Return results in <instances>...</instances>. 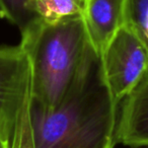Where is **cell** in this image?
I'll return each mask as SVG.
<instances>
[{"instance_id": "6da1fadb", "label": "cell", "mask_w": 148, "mask_h": 148, "mask_svg": "<svg viewBox=\"0 0 148 148\" xmlns=\"http://www.w3.org/2000/svg\"><path fill=\"white\" fill-rule=\"evenodd\" d=\"M119 107L108 91L101 59L91 48L59 106L47 109L31 99L35 148H115Z\"/></svg>"}, {"instance_id": "7a4b0ae2", "label": "cell", "mask_w": 148, "mask_h": 148, "mask_svg": "<svg viewBox=\"0 0 148 148\" xmlns=\"http://www.w3.org/2000/svg\"><path fill=\"white\" fill-rule=\"evenodd\" d=\"M21 35L19 46L31 65L32 99L54 109L75 82L91 51L82 16L55 23L37 18Z\"/></svg>"}, {"instance_id": "3957f363", "label": "cell", "mask_w": 148, "mask_h": 148, "mask_svg": "<svg viewBox=\"0 0 148 148\" xmlns=\"http://www.w3.org/2000/svg\"><path fill=\"white\" fill-rule=\"evenodd\" d=\"M99 59L103 82L120 106L148 72V51L124 25Z\"/></svg>"}, {"instance_id": "277c9868", "label": "cell", "mask_w": 148, "mask_h": 148, "mask_svg": "<svg viewBox=\"0 0 148 148\" xmlns=\"http://www.w3.org/2000/svg\"><path fill=\"white\" fill-rule=\"evenodd\" d=\"M31 97V65L27 54L19 45L0 46V139L7 148Z\"/></svg>"}, {"instance_id": "5b68a950", "label": "cell", "mask_w": 148, "mask_h": 148, "mask_svg": "<svg viewBox=\"0 0 148 148\" xmlns=\"http://www.w3.org/2000/svg\"><path fill=\"white\" fill-rule=\"evenodd\" d=\"M117 143L148 148V72L120 103Z\"/></svg>"}, {"instance_id": "8992f818", "label": "cell", "mask_w": 148, "mask_h": 148, "mask_svg": "<svg viewBox=\"0 0 148 148\" xmlns=\"http://www.w3.org/2000/svg\"><path fill=\"white\" fill-rule=\"evenodd\" d=\"M127 0H84L82 18L88 41L99 57L125 25Z\"/></svg>"}, {"instance_id": "52a82bcc", "label": "cell", "mask_w": 148, "mask_h": 148, "mask_svg": "<svg viewBox=\"0 0 148 148\" xmlns=\"http://www.w3.org/2000/svg\"><path fill=\"white\" fill-rule=\"evenodd\" d=\"M84 0H33L32 9L38 18L55 23L74 16H82Z\"/></svg>"}, {"instance_id": "ba28073f", "label": "cell", "mask_w": 148, "mask_h": 148, "mask_svg": "<svg viewBox=\"0 0 148 148\" xmlns=\"http://www.w3.org/2000/svg\"><path fill=\"white\" fill-rule=\"evenodd\" d=\"M125 25L148 51V0H127Z\"/></svg>"}, {"instance_id": "9c48e42d", "label": "cell", "mask_w": 148, "mask_h": 148, "mask_svg": "<svg viewBox=\"0 0 148 148\" xmlns=\"http://www.w3.org/2000/svg\"><path fill=\"white\" fill-rule=\"evenodd\" d=\"M33 0H0V17L23 31L38 17L32 9Z\"/></svg>"}, {"instance_id": "30bf717a", "label": "cell", "mask_w": 148, "mask_h": 148, "mask_svg": "<svg viewBox=\"0 0 148 148\" xmlns=\"http://www.w3.org/2000/svg\"><path fill=\"white\" fill-rule=\"evenodd\" d=\"M32 97L23 107L15 125L9 148H35L33 131L29 121V103Z\"/></svg>"}, {"instance_id": "8fae6325", "label": "cell", "mask_w": 148, "mask_h": 148, "mask_svg": "<svg viewBox=\"0 0 148 148\" xmlns=\"http://www.w3.org/2000/svg\"><path fill=\"white\" fill-rule=\"evenodd\" d=\"M0 148H7L6 146H5V144L2 142V140L0 139Z\"/></svg>"}]
</instances>
